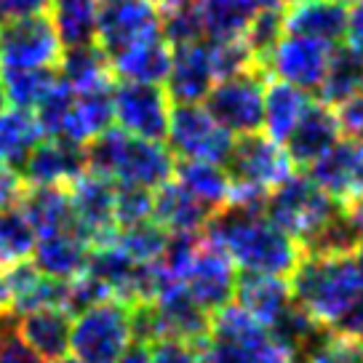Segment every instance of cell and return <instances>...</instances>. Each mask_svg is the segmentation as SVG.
<instances>
[{
  "label": "cell",
  "mask_w": 363,
  "mask_h": 363,
  "mask_svg": "<svg viewBox=\"0 0 363 363\" xmlns=\"http://www.w3.org/2000/svg\"><path fill=\"white\" fill-rule=\"evenodd\" d=\"M201 358L203 363H299L238 302L211 315V334L201 347Z\"/></svg>",
  "instance_id": "cell-4"
},
{
  "label": "cell",
  "mask_w": 363,
  "mask_h": 363,
  "mask_svg": "<svg viewBox=\"0 0 363 363\" xmlns=\"http://www.w3.org/2000/svg\"><path fill=\"white\" fill-rule=\"evenodd\" d=\"M0 363H48L19 337L13 318L0 323Z\"/></svg>",
  "instance_id": "cell-44"
},
{
  "label": "cell",
  "mask_w": 363,
  "mask_h": 363,
  "mask_svg": "<svg viewBox=\"0 0 363 363\" xmlns=\"http://www.w3.org/2000/svg\"><path fill=\"white\" fill-rule=\"evenodd\" d=\"M86 171H89V166H86V147L83 145L62 139V136H45L27 155L19 174L27 184L67 187Z\"/></svg>",
  "instance_id": "cell-17"
},
{
  "label": "cell",
  "mask_w": 363,
  "mask_h": 363,
  "mask_svg": "<svg viewBox=\"0 0 363 363\" xmlns=\"http://www.w3.org/2000/svg\"><path fill=\"white\" fill-rule=\"evenodd\" d=\"M150 363H203V358L195 345L179 340H158L150 342Z\"/></svg>",
  "instance_id": "cell-45"
},
{
  "label": "cell",
  "mask_w": 363,
  "mask_h": 363,
  "mask_svg": "<svg viewBox=\"0 0 363 363\" xmlns=\"http://www.w3.org/2000/svg\"><path fill=\"white\" fill-rule=\"evenodd\" d=\"M115 123V107H113V86L107 89H94L75 94V102L69 110L67 121L62 125V139L78 142V145H89L94 136L113 128Z\"/></svg>",
  "instance_id": "cell-27"
},
{
  "label": "cell",
  "mask_w": 363,
  "mask_h": 363,
  "mask_svg": "<svg viewBox=\"0 0 363 363\" xmlns=\"http://www.w3.org/2000/svg\"><path fill=\"white\" fill-rule=\"evenodd\" d=\"M91 257V246L80 238L78 230H65L54 235L38 238L33 249V264L38 270L57 278V281H72L86 272Z\"/></svg>",
  "instance_id": "cell-24"
},
{
  "label": "cell",
  "mask_w": 363,
  "mask_h": 363,
  "mask_svg": "<svg viewBox=\"0 0 363 363\" xmlns=\"http://www.w3.org/2000/svg\"><path fill=\"white\" fill-rule=\"evenodd\" d=\"M340 123L334 107L313 99L305 115L296 121L291 128V134L286 136L284 150L289 152V158L299 169H310L320 155H326L337 142H340Z\"/></svg>",
  "instance_id": "cell-18"
},
{
  "label": "cell",
  "mask_w": 363,
  "mask_h": 363,
  "mask_svg": "<svg viewBox=\"0 0 363 363\" xmlns=\"http://www.w3.org/2000/svg\"><path fill=\"white\" fill-rule=\"evenodd\" d=\"M150 3H155V6H163V3H169V0H150Z\"/></svg>",
  "instance_id": "cell-57"
},
{
  "label": "cell",
  "mask_w": 363,
  "mask_h": 363,
  "mask_svg": "<svg viewBox=\"0 0 363 363\" xmlns=\"http://www.w3.org/2000/svg\"><path fill=\"white\" fill-rule=\"evenodd\" d=\"M24 190H27V182L19 174V169L0 163V211L19 206Z\"/></svg>",
  "instance_id": "cell-47"
},
{
  "label": "cell",
  "mask_w": 363,
  "mask_h": 363,
  "mask_svg": "<svg viewBox=\"0 0 363 363\" xmlns=\"http://www.w3.org/2000/svg\"><path fill=\"white\" fill-rule=\"evenodd\" d=\"M350 211H355V216H358V246L352 251V259H355V264H358V270L363 275V206L350 208Z\"/></svg>",
  "instance_id": "cell-52"
},
{
  "label": "cell",
  "mask_w": 363,
  "mask_h": 363,
  "mask_svg": "<svg viewBox=\"0 0 363 363\" xmlns=\"http://www.w3.org/2000/svg\"><path fill=\"white\" fill-rule=\"evenodd\" d=\"M203 233L230 254L238 270L254 275L289 278L305 257V249L262 211L225 206L211 216Z\"/></svg>",
  "instance_id": "cell-1"
},
{
  "label": "cell",
  "mask_w": 363,
  "mask_h": 363,
  "mask_svg": "<svg viewBox=\"0 0 363 363\" xmlns=\"http://www.w3.org/2000/svg\"><path fill=\"white\" fill-rule=\"evenodd\" d=\"M59 78L67 83L75 94L94 89H107L113 86L115 72L110 57L102 51L99 43L78 45V48H65V54L57 65Z\"/></svg>",
  "instance_id": "cell-28"
},
{
  "label": "cell",
  "mask_w": 363,
  "mask_h": 363,
  "mask_svg": "<svg viewBox=\"0 0 363 363\" xmlns=\"http://www.w3.org/2000/svg\"><path fill=\"white\" fill-rule=\"evenodd\" d=\"M6 318H9V315H0V323H3V320H6Z\"/></svg>",
  "instance_id": "cell-58"
},
{
  "label": "cell",
  "mask_w": 363,
  "mask_h": 363,
  "mask_svg": "<svg viewBox=\"0 0 363 363\" xmlns=\"http://www.w3.org/2000/svg\"><path fill=\"white\" fill-rule=\"evenodd\" d=\"M331 51H334V45L313 40V38L284 35L270 54L259 62V67L267 78L313 94L320 89V83L326 78Z\"/></svg>",
  "instance_id": "cell-13"
},
{
  "label": "cell",
  "mask_w": 363,
  "mask_h": 363,
  "mask_svg": "<svg viewBox=\"0 0 363 363\" xmlns=\"http://www.w3.org/2000/svg\"><path fill=\"white\" fill-rule=\"evenodd\" d=\"M302 363H363V342L347 334L329 331Z\"/></svg>",
  "instance_id": "cell-43"
},
{
  "label": "cell",
  "mask_w": 363,
  "mask_h": 363,
  "mask_svg": "<svg viewBox=\"0 0 363 363\" xmlns=\"http://www.w3.org/2000/svg\"><path fill=\"white\" fill-rule=\"evenodd\" d=\"M363 91V59L352 51L350 45H334L326 78L315 91L318 102L337 107L345 99H350Z\"/></svg>",
  "instance_id": "cell-33"
},
{
  "label": "cell",
  "mask_w": 363,
  "mask_h": 363,
  "mask_svg": "<svg viewBox=\"0 0 363 363\" xmlns=\"http://www.w3.org/2000/svg\"><path fill=\"white\" fill-rule=\"evenodd\" d=\"M160 38L171 48L201 43L206 35L201 11H198V0H174V3L160 6Z\"/></svg>",
  "instance_id": "cell-35"
},
{
  "label": "cell",
  "mask_w": 363,
  "mask_h": 363,
  "mask_svg": "<svg viewBox=\"0 0 363 363\" xmlns=\"http://www.w3.org/2000/svg\"><path fill=\"white\" fill-rule=\"evenodd\" d=\"M206 45H208V57H211V67H214L216 80L233 78V75H240V72H249V69L259 67L243 38L208 40Z\"/></svg>",
  "instance_id": "cell-41"
},
{
  "label": "cell",
  "mask_w": 363,
  "mask_h": 363,
  "mask_svg": "<svg viewBox=\"0 0 363 363\" xmlns=\"http://www.w3.org/2000/svg\"><path fill=\"white\" fill-rule=\"evenodd\" d=\"M13 326L19 337L45 361H59L69 350L72 313L67 307H38L13 318Z\"/></svg>",
  "instance_id": "cell-21"
},
{
  "label": "cell",
  "mask_w": 363,
  "mask_h": 363,
  "mask_svg": "<svg viewBox=\"0 0 363 363\" xmlns=\"http://www.w3.org/2000/svg\"><path fill=\"white\" fill-rule=\"evenodd\" d=\"M214 83L216 75L211 67V57H208V45L203 40L174 48L169 78L163 83L171 102L201 104L208 96V91L214 89Z\"/></svg>",
  "instance_id": "cell-19"
},
{
  "label": "cell",
  "mask_w": 363,
  "mask_h": 363,
  "mask_svg": "<svg viewBox=\"0 0 363 363\" xmlns=\"http://www.w3.org/2000/svg\"><path fill=\"white\" fill-rule=\"evenodd\" d=\"M35 243L38 235L33 225L16 206L0 211V270L27 262V257H33Z\"/></svg>",
  "instance_id": "cell-36"
},
{
  "label": "cell",
  "mask_w": 363,
  "mask_h": 363,
  "mask_svg": "<svg viewBox=\"0 0 363 363\" xmlns=\"http://www.w3.org/2000/svg\"><path fill=\"white\" fill-rule=\"evenodd\" d=\"M118 363H150V345L147 342H131L128 350L123 352V358Z\"/></svg>",
  "instance_id": "cell-51"
},
{
  "label": "cell",
  "mask_w": 363,
  "mask_h": 363,
  "mask_svg": "<svg viewBox=\"0 0 363 363\" xmlns=\"http://www.w3.org/2000/svg\"><path fill=\"white\" fill-rule=\"evenodd\" d=\"M86 166L115 184L158 190L160 184L174 179L177 158L163 142H147L128 136L121 128H107L86 145Z\"/></svg>",
  "instance_id": "cell-3"
},
{
  "label": "cell",
  "mask_w": 363,
  "mask_h": 363,
  "mask_svg": "<svg viewBox=\"0 0 363 363\" xmlns=\"http://www.w3.org/2000/svg\"><path fill=\"white\" fill-rule=\"evenodd\" d=\"M72 222L80 238L91 249L110 246L118 238V222H115V182L99 177L94 171L80 174L78 179L67 184Z\"/></svg>",
  "instance_id": "cell-11"
},
{
  "label": "cell",
  "mask_w": 363,
  "mask_h": 363,
  "mask_svg": "<svg viewBox=\"0 0 363 363\" xmlns=\"http://www.w3.org/2000/svg\"><path fill=\"white\" fill-rule=\"evenodd\" d=\"M284 9H262V11H257V16L251 19V24L243 33V40H246L249 51L257 59V65L275 48V43L284 38Z\"/></svg>",
  "instance_id": "cell-40"
},
{
  "label": "cell",
  "mask_w": 363,
  "mask_h": 363,
  "mask_svg": "<svg viewBox=\"0 0 363 363\" xmlns=\"http://www.w3.org/2000/svg\"><path fill=\"white\" fill-rule=\"evenodd\" d=\"M72 102H75V91L69 89L62 78L54 80V86L45 91L43 99L35 104V121L40 125L43 136H59L62 134V125L67 121L69 110H72Z\"/></svg>",
  "instance_id": "cell-39"
},
{
  "label": "cell",
  "mask_w": 363,
  "mask_h": 363,
  "mask_svg": "<svg viewBox=\"0 0 363 363\" xmlns=\"http://www.w3.org/2000/svg\"><path fill=\"white\" fill-rule=\"evenodd\" d=\"M152 219V190L115 184V222L118 230Z\"/></svg>",
  "instance_id": "cell-42"
},
{
  "label": "cell",
  "mask_w": 363,
  "mask_h": 363,
  "mask_svg": "<svg viewBox=\"0 0 363 363\" xmlns=\"http://www.w3.org/2000/svg\"><path fill=\"white\" fill-rule=\"evenodd\" d=\"M59 59L62 43L45 13L0 24V69L57 67Z\"/></svg>",
  "instance_id": "cell-14"
},
{
  "label": "cell",
  "mask_w": 363,
  "mask_h": 363,
  "mask_svg": "<svg viewBox=\"0 0 363 363\" xmlns=\"http://www.w3.org/2000/svg\"><path fill=\"white\" fill-rule=\"evenodd\" d=\"M160 35V9L150 0H102L96 43L113 59L134 43Z\"/></svg>",
  "instance_id": "cell-15"
},
{
  "label": "cell",
  "mask_w": 363,
  "mask_h": 363,
  "mask_svg": "<svg viewBox=\"0 0 363 363\" xmlns=\"http://www.w3.org/2000/svg\"><path fill=\"white\" fill-rule=\"evenodd\" d=\"M174 182L182 184L195 201L208 206L211 211H222L230 201L233 182L227 177L225 166L219 163H206V160H177Z\"/></svg>",
  "instance_id": "cell-30"
},
{
  "label": "cell",
  "mask_w": 363,
  "mask_h": 363,
  "mask_svg": "<svg viewBox=\"0 0 363 363\" xmlns=\"http://www.w3.org/2000/svg\"><path fill=\"white\" fill-rule=\"evenodd\" d=\"M345 40L363 59V0L355 3V9L347 13V35H345Z\"/></svg>",
  "instance_id": "cell-49"
},
{
  "label": "cell",
  "mask_w": 363,
  "mask_h": 363,
  "mask_svg": "<svg viewBox=\"0 0 363 363\" xmlns=\"http://www.w3.org/2000/svg\"><path fill=\"white\" fill-rule=\"evenodd\" d=\"M214 211L195 201L182 184L169 179L160 184L158 190H152V219L160 227H166L171 235H195L203 233L211 222Z\"/></svg>",
  "instance_id": "cell-22"
},
{
  "label": "cell",
  "mask_w": 363,
  "mask_h": 363,
  "mask_svg": "<svg viewBox=\"0 0 363 363\" xmlns=\"http://www.w3.org/2000/svg\"><path fill=\"white\" fill-rule=\"evenodd\" d=\"M198 11L208 40H233L243 38L259 9L254 0H198Z\"/></svg>",
  "instance_id": "cell-34"
},
{
  "label": "cell",
  "mask_w": 363,
  "mask_h": 363,
  "mask_svg": "<svg viewBox=\"0 0 363 363\" xmlns=\"http://www.w3.org/2000/svg\"><path fill=\"white\" fill-rule=\"evenodd\" d=\"M169 238L171 233L166 227H160L155 219H147V222H139V225L118 230L115 246L125 251L134 262L150 264V262H160L163 251L169 246Z\"/></svg>",
  "instance_id": "cell-37"
},
{
  "label": "cell",
  "mask_w": 363,
  "mask_h": 363,
  "mask_svg": "<svg viewBox=\"0 0 363 363\" xmlns=\"http://www.w3.org/2000/svg\"><path fill=\"white\" fill-rule=\"evenodd\" d=\"M307 177L342 208L363 206V142L340 139L307 169Z\"/></svg>",
  "instance_id": "cell-16"
},
{
  "label": "cell",
  "mask_w": 363,
  "mask_h": 363,
  "mask_svg": "<svg viewBox=\"0 0 363 363\" xmlns=\"http://www.w3.org/2000/svg\"><path fill=\"white\" fill-rule=\"evenodd\" d=\"M310 102H313V96L307 91L294 89L281 80H270L264 89V121H262V128L267 131L264 136L284 145L286 136L291 134V128L305 115Z\"/></svg>",
  "instance_id": "cell-31"
},
{
  "label": "cell",
  "mask_w": 363,
  "mask_h": 363,
  "mask_svg": "<svg viewBox=\"0 0 363 363\" xmlns=\"http://www.w3.org/2000/svg\"><path fill=\"white\" fill-rule=\"evenodd\" d=\"M166 142L177 160H206L225 166L235 136L216 123L203 104H171Z\"/></svg>",
  "instance_id": "cell-9"
},
{
  "label": "cell",
  "mask_w": 363,
  "mask_h": 363,
  "mask_svg": "<svg viewBox=\"0 0 363 363\" xmlns=\"http://www.w3.org/2000/svg\"><path fill=\"white\" fill-rule=\"evenodd\" d=\"M99 0H48V22L62 48L96 43Z\"/></svg>",
  "instance_id": "cell-29"
},
{
  "label": "cell",
  "mask_w": 363,
  "mask_h": 363,
  "mask_svg": "<svg viewBox=\"0 0 363 363\" xmlns=\"http://www.w3.org/2000/svg\"><path fill=\"white\" fill-rule=\"evenodd\" d=\"M337 123H340V134L352 142H363V91L355 94L350 99L334 107Z\"/></svg>",
  "instance_id": "cell-46"
},
{
  "label": "cell",
  "mask_w": 363,
  "mask_h": 363,
  "mask_svg": "<svg viewBox=\"0 0 363 363\" xmlns=\"http://www.w3.org/2000/svg\"><path fill=\"white\" fill-rule=\"evenodd\" d=\"M48 11V0H0V24L40 16Z\"/></svg>",
  "instance_id": "cell-48"
},
{
  "label": "cell",
  "mask_w": 363,
  "mask_h": 363,
  "mask_svg": "<svg viewBox=\"0 0 363 363\" xmlns=\"http://www.w3.org/2000/svg\"><path fill=\"white\" fill-rule=\"evenodd\" d=\"M54 363H83V361H78V358H67V355H65V358H59V361H54Z\"/></svg>",
  "instance_id": "cell-55"
},
{
  "label": "cell",
  "mask_w": 363,
  "mask_h": 363,
  "mask_svg": "<svg viewBox=\"0 0 363 363\" xmlns=\"http://www.w3.org/2000/svg\"><path fill=\"white\" fill-rule=\"evenodd\" d=\"M257 9H286V0H254Z\"/></svg>",
  "instance_id": "cell-53"
},
{
  "label": "cell",
  "mask_w": 363,
  "mask_h": 363,
  "mask_svg": "<svg viewBox=\"0 0 363 363\" xmlns=\"http://www.w3.org/2000/svg\"><path fill=\"white\" fill-rule=\"evenodd\" d=\"M235 302H238L254 320H259L270 331L289 307L294 305L289 278H272V275H254L243 272L238 275L235 286Z\"/></svg>",
  "instance_id": "cell-23"
},
{
  "label": "cell",
  "mask_w": 363,
  "mask_h": 363,
  "mask_svg": "<svg viewBox=\"0 0 363 363\" xmlns=\"http://www.w3.org/2000/svg\"><path fill=\"white\" fill-rule=\"evenodd\" d=\"M171 99L163 86L155 83H128L113 86L115 121L121 131L147 142H166L171 118Z\"/></svg>",
  "instance_id": "cell-12"
},
{
  "label": "cell",
  "mask_w": 363,
  "mask_h": 363,
  "mask_svg": "<svg viewBox=\"0 0 363 363\" xmlns=\"http://www.w3.org/2000/svg\"><path fill=\"white\" fill-rule=\"evenodd\" d=\"M177 281L206 313L214 315L235 299L238 267L230 259V254L203 233Z\"/></svg>",
  "instance_id": "cell-8"
},
{
  "label": "cell",
  "mask_w": 363,
  "mask_h": 363,
  "mask_svg": "<svg viewBox=\"0 0 363 363\" xmlns=\"http://www.w3.org/2000/svg\"><path fill=\"white\" fill-rule=\"evenodd\" d=\"M337 334H347V337H355V340L363 342V296L350 307V313L342 318L340 326H337Z\"/></svg>",
  "instance_id": "cell-50"
},
{
  "label": "cell",
  "mask_w": 363,
  "mask_h": 363,
  "mask_svg": "<svg viewBox=\"0 0 363 363\" xmlns=\"http://www.w3.org/2000/svg\"><path fill=\"white\" fill-rule=\"evenodd\" d=\"M3 86L9 104L22 107V110H35V104L43 99V94L54 80L59 78L57 67H35V69H0Z\"/></svg>",
  "instance_id": "cell-38"
},
{
  "label": "cell",
  "mask_w": 363,
  "mask_h": 363,
  "mask_svg": "<svg viewBox=\"0 0 363 363\" xmlns=\"http://www.w3.org/2000/svg\"><path fill=\"white\" fill-rule=\"evenodd\" d=\"M134 342L131 307L118 299H104L99 305L78 313L69 331V350L83 363H118Z\"/></svg>",
  "instance_id": "cell-6"
},
{
  "label": "cell",
  "mask_w": 363,
  "mask_h": 363,
  "mask_svg": "<svg viewBox=\"0 0 363 363\" xmlns=\"http://www.w3.org/2000/svg\"><path fill=\"white\" fill-rule=\"evenodd\" d=\"M286 35L340 45L347 35V9L337 0H294L284 9Z\"/></svg>",
  "instance_id": "cell-20"
},
{
  "label": "cell",
  "mask_w": 363,
  "mask_h": 363,
  "mask_svg": "<svg viewBox=\"0 0 363 363\" xmlns=\"http://www.w3.org/2000/svg\"><path fill=\"white\" fill-rule=\"evenodd\" d=\"M289 289L302 313L334 331L363 296V275L350 254H305L289 275Z\"/></svg>",
  "instance_id": "cell-2"
},
{
  "label": "cell",
  "mask_w": 363,
  "mask_h": 363,
  "mask_svg": "<svg viewBox=\"0 0 363 363\" xmlns=\"http://www.w3.org/2000/svg\"><path fill=\"white\" fill-rule=\"evenodd\" d=\"M225 171L233 184L254 187L270 195L294 174V163L284 145L272 142L264 134H246L233 142V150L225 160Z\"/></svg>",
  "instance_id": "cell-10"
},
{
  "label": "cell",
  "mask_w": 363,
  "mask_h": 363,
  "mask_svg": "<svg viewBox=\"0 0 363 363\" xmlns=\"http://www.w3.org/2000/svg\"><path fill=\"white\" fill-rule=\"evenodd\" d=\"M27 222L33 225L35 235H54L65 230H75L72 208H69L67 187H51V184H27L22 201L16 206Z\"/></svg>",
  "instance_id": "cell-25"
},
{
  "label": "cell",
  "mask_w": 363,
  "mask_h": 363,
  "mask_svg": "<svg viewBox=\"0 0 363 363\" xmlns=\"http://www.w3.org/2000/svg\"><path fill=\"white\" fill-rule=\"evenodd\" d=\"M171 57H174V48L160 35H152L147 40L134 43L131 48L115 54L110 62H113L115 78L128 80V83H155V86H163L166 78H169Z\"/></svg>",
  "instance_id": "cell-26"
},
{
  "label": "cell",
  "mask_w": 363,
  "mask_h": 363,
  "mask_svg": "<svg viewBox=\"0 0 363 363\" xmlns=\"http://www.w3.org/2000/svg\"><path fill=\"white\" fill-rule=\"evenodd\" d=\"M337 3H342V6H350L352 3V6H355V3H361V0H337Z\"/></svg>",
  "instance_id": "cell-56"
},
{
  "label": "cell",
  "mask_w": 363,
  "mask_h": 363,
  "mask_svg": "<svg viewBox=\"0 0 363 363\" xmlns=\"http://www.w3.org/2000/svg\"><path fill=\"white\" fill-rule=\"evenodd\" d=\"M9 107V96H6V86H3V75H0V113Z\"/></svg>",
  "instance_id": "cell-54"
},
{
  "label": "cell",
  "mask_w": 363,
  "mask_h": 363,
  "mask_svg": "<svg viewBox=\"0 0 363 363\" xmlns=\"http://www.w3.org/2000/svg\"><path fill=\"white\" fill-rule=\"evenodd\" d=\"M264 89L267 75L262 67H254L233 78L216 80L203 99V107L233 136L257 134L264 121Z\"/></svg>",
  "instance_id": "cell-7"
},
{
  "label": "cell",
  "mask_w": 363,
  "mask_h": 363,
  "mask_svg": "<svg viewBox=\"0 0 363 363\" xmlns=\"http://www.w3.org/2000/svg\"><path fill=\"white\" fill-rule=\"evenodd\" d=\"M342 211L345 208L307 174H291L264 201V216L286 235H291L302 249H307Z\"/></svg>",
  "instance_id": "cell-5"
},
{
  "label": "cell",
  "mask_w": 363,
  "mask_h": 363,
  "mask_svg": "<svg viewBox=\"0 0 363 363\" xmlns=\"http://www.w3.org/2000/svg\"><path fill=\"white\" fill-rule=\"evenodd\" d=\"M40 139L45 136L35 121L33 110L6 107L0 113V163L22 169V163Z\"/></svg>",
  "instance_id": "cell-32"
}]
</instances>
